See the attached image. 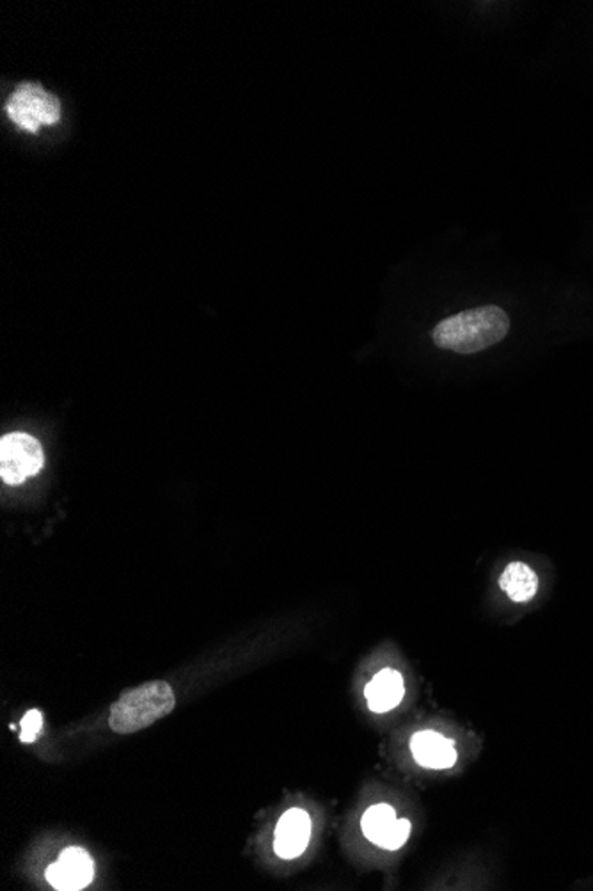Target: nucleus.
Here are the masks:
<instances>
[{
    "instance_id": "7ed1b4c3",
    "label": "nucleus",
    "mask_w": 593,
    "mask_h": 891,
    "mask_svg": "<svg viewBox=\"0 0 593 891\" xmlns=\"http://www.w3.org/2000/svg\"><path fill=\"white\" fill-rule=\"evenodd\" d=\"M6 112L14 125L37 132L40 126L55 125L61 118V103L55 94L37 82H23L6 103Z\"/></svg>"
},
{
    "instance_id": "f03ea898",
    "label": "nucleus",
    "mask_w": 593,
    "mask_h": 891,
    "mask_svg": "<svg viewBox=\"0 0 593 891\" xmlns=\"http://www.w3.org/2000/svg\"><path fill=\"white\" fill-rule=\"evenodd\" d=\"M174 695L165 681H147L129 690L112 705L109 725L120 735L135 733L173 712Z\"/></svg>"
},
{
    "instance_id": "f257e3e1",
    "label": "nucleus",
    "mask_w": 593,
    "mask_h": 891,
    "mask_svg": "<svg viewBox=\"0 0 593 891\" xmlns=\"http://www.w3.org/2000/svg\"><path fill=\"white\" fill-rule=\"evenodd\" d=\"M509 330V315L500 306L487 305L444 318L433 330L432 338L439 350L473 354L503 341Z\"/></svg>"
},
{
    "instance_id": "20e7f679",
    "label": "nucleus",
    "mask_w": 593,
    "mask_h": 891,
    "mask_svg": "<svg viewBox=\"0 0 593 891\" xmlns=\"http://www.w3.org/2000/svg\"><path fill=\"white\" fill-rule=\"evenodd\" d=\"M45 456L40 442L25 433H11L0 439V477L6 484H22L43 468Z\"/></svg>"
},
{
    "instance_id": "39448f33",
    "label": "nucleus",
    "mask_w": 593,
    "mask_h": 891,
    "mask_svg": "<svg viewBox=\"0 0 593 891\" xmlns=\"http://www.w3.org/2000/svg\"><path fill=\"white\" fill-rule=\"evenodd\" d=\"M94 878L91 855L81 847H68L47 870V881L61 891L84 890Z\"/></svg>"
},
{
    "instance_id": "423d86ee",
    "label": "nucleus",
    "mask_w": 593,
    "mask_h": 891,
    "mask_svg": "<svg viewBox=\"0 0 593 891\" xmlns=\"http://www.w3.org/2000/svg\"><path fill=\"white\" fill-rule=\"evenodd\" d=\"M309 838H311V819L306 811L294 808L286 811L277 822L274 851L283 860H295L306 851Z\"/></svg>"
},
{
    "instance_id": "9d476101",
    "label": "nucleus",
    "mask_w": 593,
    "mask_h": 891,
    "mask_svg": "<svg viewBox=\"0 0 593 891\" xmlns=\"http://www.w3.org/2000/svg\"><path fill=\"white\" fill-rule=\"evenodd\" d=\"M397 813L389 804H375L362 816L361 828L370 842L379 846L389 829L397 822Z\"/></svg>"
},
{
    "instance_id": "0eeeda50",
    "label": "nucleus",
    "mask_w": 593,
    "mask_h": 891,
    "mask_svg": "<svg viewBox=\"0 0 593 891\" xmlns=\"http://www.w3.org/2000/svg\"><path fill=\"white\" fill-rule=\"evenodd\" d=\"M415 760L427 769H450L456 766V742L444 739L438 731H418L411 740Z\"/></svg>"
},
{
    "instance_id": "f8f14e48",
    "label": "nucleus",
    "mask_w": 593,
    "mask_h": 891,
    "mask_svg": "<svg viewBox=\"0 0 593 891\" xmlns=\"http://www.w3.org/2000/svg\"><path fill=\"white\" fill-rule=\"evenodd\" d=\"M41 728H43V716L38 710H31L23 716L20 739L22 742H34L38 735L41 733Z\"/></svg>"
},
{
    "instance_id": "9b49d317",
    "label": "nucleus",
    "mask_w": 593,
    "mask_h": 891,
    "mask_svg": "<svg viewBox=\"0 0 593 891\" xmlns=\"http://www.w3.org/2000/svg\"><path fill=\"white\" fill-rule=\"evenodd\" d=\"M409 837H411V822L407 819H398L379 846L386 851H397L409 840Z\"/></svg>"
},
{
    "instance_id": "1a4fd4ad",
    "label": "nucleus",
    "mask_w": 593,
    "mask_h": 891,
    "mask_svg": "<svg viewBox=\"0 0 593 891\" xmlns=\"http://www.w3.org/2000/svg\"><path fill=\"white\" fill-rule=\"evenodd\" d=\"M500 586L510 600L526 604L539 591V577L524 563H510L501 575Z\"/></svg>"
},
{
    "instance_id": "6e6552de",
    "label": "nucleus",
    "mask_w": 593,
    "mask_h": 891,
    "mask_svg": "<svg viewBox=\"0 0 593 891\" xmlns=\"http://www.w3.org/2000/svg\"><path fill=\"white\" fill-rule=\"evenodd\" d=\"M403 692L406 689H403L402 675L395 669H384V671L377 672L365 690L368 707L371 712L377 713L389 712L392 708H397L402 701Z\"/></svg>"
}]
</instances>
